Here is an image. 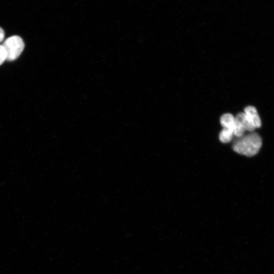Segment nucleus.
<instances>
[{"label":"nucleus","instance_id":"obj_6","mask_svg":"<svg viewBox=\"0 0 274 274\" xmlns=\"http://www.w3.org/2000/svg\"><path fill=\"white\" fill-rule=\"evenodd\" d=\"M7 60V53L6 50L2 45H0V65Z\"/></svg>","mask_w":274,"mask_h":274},{"label":"nucleus","instance_id":"obj_1","mask_svg":"<svg viewBox=\"0 0 274 274\" xmlns=\"http://www.w3.org/2000/svg\"><path fill=\"white\" fill-rule=\"evenodd\" d=\"M261 146V137L252 131L237 138L234 143L233 149L239 154L251 157L259 152Z\"/></svg>","mask_w":274,"mask_h":274},{"label":"nucleus","instance_id":"obj_3","mask_svg":"<svg viewBox=\"0 0 274 274\" xmlns=\"http://www.w3.org/2000/svg\"><path fill=\"white\" fill-rule=\"evenodd\" d=\"M223 129L220 134V141L224 144L231 142L234 135L235 117L231 114H224L221 118Z\"/></svg>","mask_w":274,"mask_h":274},{"label":"nucleus","instance_id":"obj_5","mask_svg":"<svg viewBox=\"0 0 274 274\" xmlns=\"http://www.w3.org/2000/svg\"><path fill=\"white\" fill-rule=\"evenodd\" d=\"M245 114L247 118L255 128H259L261 122L257 110L254 107L248 106L245 109Z\"/></svg>","mask_w":274,"mask_h":274},{"label":"nucleus","instance_id":"obj_2","mask_svg":"<svg viewBox=\"0 0 274 274\" xmlns=\"http://www.w3.org/2000/svg\"><path fill=\"white\" fill-rule=\"evenodd\" d=\"M3 45L7 53V60L9 61L17 59L25 48V43L22 38L16 35L8 38Z\"/></svg>","mask_w":274,"mask_h":274},{"label":"nucleus","instance_id":"obj_7","mask_svg":"<svg viewBox=\"0 0 274 274\" xmlns=\"http://www.w3.org/2000/svg\"><path fill=\"white\" fill-rule=\"evenodd\" d=\"M5 37V33L4 30L0 27V42L4 41Z\"/></svg>","mask_w":274,"mask_h":274},{"label":"nucleus","instance_id":"obj_4","mask_svg":"<svg viewBox=\"0 0 274 274\" xmlns=\"http://www.w3.org/2000/svg\"><path fill=\"white\" fill-rule=\"evenodd\" d=\"M255 129L244 112L239 113L235 117L234 135L237 138L245 134L246 131L252 132Z\"/></svg>","mask_w":274,"mask_h":274}]
</instances>
